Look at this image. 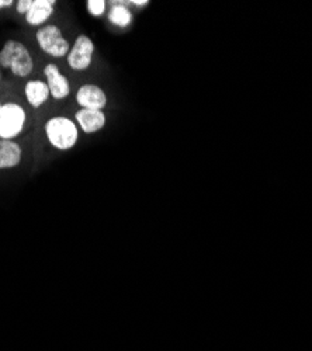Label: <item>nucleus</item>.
I'll list each match as a JSON object with an SVG mask.
<instances>
[{"instance_id": "f257e3e1", "label": "nucleus", "mask_w": 312, "mask_h": 351, "mask_svg": "<svg viewBox=\"0 0 312 351\" xmlns=\"http://www.w3.org/2000/svg\"><path fill=\"white\" fill-rule=\"evenodd\" d=\"M0 65L10 69L17 77H27L34 69L30 51L24 44L14 40H9L0 51Z\"/></svg>"}, {"instance_id": "f03ea898", "label": "nucleus", "mask_w": 312, "mask_h": 351, "mask_svg": "<svg viewBox=\"0 0 312 351\" xmlns=\"http://www.w3.org/2000/svg\"><path fill=\"white\" fill-rule=\"evenodd\" d=\"M45 134L48 142L58 151H69L79 139L77 127L67 117H53L45 124Z\"/></svg>"}, {"instance_id": "7ed1b4c3", "label": "nucleus", "mask_w": 312, "mask_h": 351, "mask_svg": "<svg viewBox=\"0 0 312 351\" xmlns=\"http://www.w3.org/2000/svg\"><path fill=\"white\" fill-rule=\"evenodd\" d=\"M37 43L43 52L53 58H62L71 51L68 40L62 36V32L53 24L41 27L37 32Z\"/></svg>"}, {"instance_id": "20e7f679", "label": "nucleus", "mask_w": 312, "mask_h": 351, "mask_svg": "<svg viewBox=\"0 0 312 351\" xmlns=\"http://www.w3.org/2000/svg\"><path fill=\"white\" fill-rule=\"evenodd\" d=\"M25 110L17 103H6L0 112V139H13L24 130Z\"/></svg>"}, {"instance_id": "39448f33", "label": "nucleus", "mask_w": 312, "mask_h": 351, "mask_svg": "<svg viewBox=\"0 0 312 351\" xmlns=\"http://www.w3.org/2000/svg\"><path fill=\"white\" fill-rule=\"evenodd\" d=\"M95 52V44L88 36H77L73 47L68 53V65L73 71H84L92 64V56Z\"/></svg>"}, {"instance_id": "423d86ee", "label": "nucleus", "mask_w": 312, "mask_h": 351, "mask_svg": "<svg viewBox=\"0 0 312 351\" xmlns=\"http://www.w3.org/2000/svg\"><path fill=\"white\" fill-rule=\"evenodd\" d=\"M47 76V84L49 87V93L55 100H64L71 93V84L68 79L61 73L60 68L55 64H48L44 68Z\"/></svg>"}, {"instance_id": "0eeeda50", "label": "nucleus", "mask_w": 312, "mask_h": 351, "mask_svg": "<svg viewBox=\"0 0 312 351\" xmlns=\"http://www.w3.org/2000/svg\"><path fill=\"white\" fill-rule=\"evenodd\" d=\"M76 101L86 110H101L107 103V97L99 86L88 83L77 90Z\"/></svg>"}, {"instance_id": "6e6552de", "label": "nucleus", "mask_w": 312, "mask_h": 351, "mask_svg": "<svg viewBox=\"0 0 312 351\" xmlns=\"http://www.w3.org/2000/svg\"><path fill=\"white\" fill-rule=\"evenodd\" d=\"M75 117H76L80 128L83 130V132H86V134L97 132L106 124V115L103 114L101 110L82 108L75 114Z\"/></svg>"}, {"instance_id": "1a4fd4ad", "label": "nucleus", "mask_w": 312, "mask_h": 351, "mask_svg": "<svg viewBox=\"0 0 312 351\" xmlns=\"http://www.w3.org/2000/svg\"><path fill=\"white\" fill-rule=\"evenodd\" d=\"M23 158L21 146L12 139H0V169H13Z\"/></svg>"}, {"instance_id": "9d476101", "label": "nucleus", "mask_w": 312, "mask_h": 351, "mask_svg": "<svg viewBox=\"0 0 312 351\" xmlns=\"http://www.w3.org/2000/svg\"><path fill=\"white\" fill-rule=\"evenodd\" d=\"M55 5V0H33L30 12L25 14V21L33 27L44 24L52 16Z\"/></svg>"}, {"instance_id": "9b49d317", "label": "nucleus", "mask_w": 312, "mask_h": 351, "mask_svg": "<svg viewBox=\"0 0 312 351\" xmlns=\"http://www.w3.org/2000/svg\"><path fill=\"white\" fill-rule=\"evenodd\" d=\"M24 93H25V99H27L28 104L34 108H40L51 96L48 84L44 83L43 80L27 82Z\"/></svg>"}, {"instance_id": "f8f14e48", "label": "nucleus", "mask_w": 312, "mask_h": 351, "mask_svg": "<svg viewBox=\"0 0 312 351\" xmlns=\"http://www.w3.org/2000/svg\"><path fill=\"white\" fill-rule=\"evenodd\" d=\"M108 20L119 27H127L131 23L132 17H131L130 10L125 6L117 5L111 9V12L108 14Z\"/></svg>"}, {"instance_id": "ddd939ff", "label": "nucleus", "mask_w": 312, "mask_h": 351, "mask_svg": "<svg viewBox=\"0 0 312 351\" xmlns=\"http://www.w3.org/2000/svg\"><path fill=\"white\" fill-rule=\"evenodd\" d=\"M86 5H88V12L93 17H100L104 13V10H106V2H104V0H89Z\"/></svg>"}, {"instance_id": "4468645a", "label": "nucleus", "mask_w": 312, "mask_h": 351, "mask_svg": "<svg viewBox=\"0 0 312 351\" xmlns=\"http://www.w3.org/2000/svg\"><path fill=\"white\" fill-rule=\"evenodd\" d=\"M32 6H33V0H20V2L17 3V13L27 14L28 12H30Z\"/></svg>"}, {"instance_id": "2eb2a0df", "label": "nucleus", "mask_w": 312, "mask_h": 351, "mask_svg": "<svg viewBox=\"0 0 312 351\" xmlns=\"http://www.w3.org/2000/svg\"><path fill=\"white\" fill-rule=\"evenodd\" d=\"M14 5L13 0H0V10L6 9V8H12Z\"/></svg>"}, {"instance_id": "dca6fc26", "label": "nucleus", "mask_w": 312, "mask_h": 351, "mask_svg": "<svg viewBox=\"0 0 312 351\" xmlns=\"http://www.w3.org/2000/svg\"><path fill=\"white\" fill-rule=\"evenodd\" d=\"M134 5H136V6H145V5H148V2L145 0V2H134Z\"/></svg>"}, {"instance_id": "f3484780", "label": "nucleus", "mask_w": 312, "mask_h": 351, "mask_svg": "<svg viewBox=\"0 0 312 351\" xmlns=\"http://www.w3.org/2000/svg\"><path fill=\"white\" fill-rule=\"evenodd\" d=\"M2 107H3V104H2V103H0V112H2Z\"/></svg>"}, {"instance_id": "a211bd4d", "label": "nucleus", "mask_w": 312, "mask_h": 351, "mask_svg": "<svg viewBox=\"0 0 312 351\" xmlns=\"http://www.w3.org/2000/svg\"><path fill=\"white\" fill-rule=\"evenodd\" d=\"M0 77H2V72H0Z\"/></svg>"}]
</instances>
